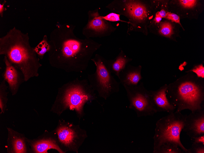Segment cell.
Wrapping results in <instances>:
<instances>
[{"label":"cell","mask_w":204,"mask_h":153,"mask_svg":"<svg viewBox=\"0 0 204 153\" xmlns=\"http://www.w3.org/2000/svg\"><path fill=\"white\" fill-rule=\"evenodd\" d=\"M0 54L7 57L9 62L21 72L26 82L38 77L41 67L39 58L29 42L27 33H24L15 27L0 38Z\"/></svg>","instance_id":"1"},{"label":"cell","mask_w":204,"mask_h":153,"mask_svg":"<svg viewBox=\"0 0 204 153\" xmlns=\"http://www.w3.org/2000/svg\"><path fill=\"white\" fill-rule=\"evenodd\" d=\"M166 93L176 111L188 109L194 112L204 109V79L192 72L168 85Z\"/></svg>","instance_id":"2"},{"label":"cell","mask_w":204,"mask_h":153,"mask_svg":"<svg viewBox=\"0 0 204 153\" xmlns=\"http://www.w3.org/2000/svg\"><path fill=\"white\" fill-rule=\"evenodd\" d=\"M61 89L55 104L62 111L67 109L75 111L80 117L84 114L85 104L97 98L86 79L80 80L77 78L66 84Z\"/></svg>","instance_id":"3"},{"label":"cell","mask_w":204,"mask_h":153,"mask_svg":"<svg viewBox=\"0 0 204 153\" xmlns=\"http://www.w3.org/2000/svg\"><path fill=\"white\" fill-rule=\"evenodd\" d=\"M187 115L176 111L159 119L156 123L153 153L162 145L170 143L179 147L184 153H189L182 144L180 135L185 124Z\"/></svg>","instance_id":"4"},{"label":"cell","mask_w":204,"mask_h":153,"mask_svg":"<svg viewBox=\"0 0 204 153\" xmlns=\"http://www.w3.org/2000/svg\"><path fill=\"white\" fill-rule=\"evenodd\" d=\"M92 60L96 69L94 73L88 75L89 84L94 91H97L99 97L107 100L112 94L119 91L120 83L111 74V61H107L98 54Z\"/></svg>","instance_id":"5"},{"label":"cell","mask_w":204,"mask_h":153,"mask_svg":"<svg viewBox=\"0 0 204 153\" xmlns=\"http://www.w3.org/2000/svg\"><path fill=\"white\" fill-rule=\"evenodd\" d=\"M113 4L115 13L123 15L128 20L127 33L146 26L151 17L149 9L138 1L116 0Z\"/></svg>","instance_id":"6"},{"label":"cell","mask_w":204,"mask_h":153,"mask_svg":"<svg viewBox=\"0 0 204 153\" xmlns=\"http://www.w3.org/2000/svg\"><path fill=\"white\" fill-rule=\"evenodd\" d=\"M129 103V108L134 110L138 117L152 116L157 113L150 90L144 87L143 82L137 86H123Z\"/></svg>","instance_id":"7"},{"label":"cell","mask_w":204,"mask_h":153,"mask_svg":"<svg viewBox=\"0 0 204 153\" xmlns=\"http://www.w3.org/2000/svg\"><path fill=\"white\" fill-rule=\"evenodd\" d=\"M82 48L80 42L74 39H67L57 47H54L53 54L50 56L55 58L56 67L70 72L71 61L78 59L79 54H82Z\"/></svg>","instance_id":"8"},{"label":"cell","mask_w":204,"mask_h":153,"mask_svg":"<svg viewBox=\"0 0 204 153\" xmlns=\"http://www.w3.org/2000/svg\"><path fill=\"white\" fill-rule=\"evenodd\" d=\"M56 133L59 141L62 144L77 153L87 137L85 130L72 124L60 126L57 128Z\"/></svg>","instance_id":"9"},{"label":"cell","mask_w":204,"mask_h":153,"mask_svg":"<svg viewBox=\"0 0 204 153\" xmlns=\"http://www.w3.org/2000/svg\"><path fill=\"white\" fill-rule=\"evenodd\" d=\"M182 130L190 139L204 135V109L187 115Z\"/></svg>","instance_id":"10"},{"label":"cell","mask_w":204,"mask_h":153,"mask_svg":"<svg viewBox=\"0 0 204 153\" xmlns=\"http://www.w3.org/2000/svg\"><path fill=\"white\" fill-rule=\"evenodd\" d=\"M167 87L168 85L165 84L156 90H150L157 112L163 111L169 114L174 112L176 109L170 103L166 97Z\"/></svg>","instance_id":"11"},{"label":"cell","mask_w":204,"mask_h":153,"mask_svg":"<svg viewBox=\"0 0 204 153\" xmlns=\"http://www.w3.org/2000/svg\"><path fill=\"white\" fill-rule=\"evenodd\" d=\"M141 66H133L128 64L119 73L118 77L120 83L123 86H137L142 79Z\"/></svg>","instance_id":"12"},{"label":"cell","mask_w":204,"mask_h":153,"mask_svg":"<svg viewBox=\"0 0 204 153\" xmlns=\"http://www.w3.org/2000/svg\"><path fill=\"white\" fill-rule=\"evenodd\" d=\"M4 60L5 65V69L3 75L4 79L7 82L10 89L14 93L17 89L19 82L18 72L5 56H4Z\"/></svg>","instance_id":"13"},{"label":"cell","mask_w":204,"mask_h":153,"mask_svg":"<svg viewBox=\"0 0 204 153\" xmlns=\"http://www.w3.org/2000/svg\"><path fill=\"white\" fill-rule=\"evenodd\" d=\"M132 60V59L127 56L121 50L115 59L111 60V72L118 77L120 72Z\"/></svg>","instance_id":"14"},{"label":"cell","mask_w":204,"mask_h":153,"mask_svg":"<svg viewBox=\"0 0 204 153\" xmlns=\"http://www.w3.org/2000/svg\"><path fill=\"white\" fill-rule=\"evenodd\" d=\"M33 148L36 153H48L47 151L50 149H54L60 153H64L56 144L55 141L50 139L41 140L36 142Z\"/></svg>","instance_id":"15"},{"label":"cell","mask_w":204,"mask_h":153,"mask_svg":"<svg viewBox=\"0 0 204 153\" xmlns=\"http://www.w3.org/2000/svg\"><path fill=\"white\" fill-rule=\"evenodd\" d=\"M93 19L89 21L88 27L89 29L97 32H101L106 31L108 29V26L105 20L102 18L97 12L92 14Z\"/></svg>","instance_id":"16"},{"label":"cell","mask_w":204,"mask_h":153,"mask_svg":"<svg viewBox=\"0 0 204 153\" xmlns=\"http://www.w3.org/2000/svg\"><path fill=\"white\" fill-rule=\"evenodd\" d=\"M178 146L170 143L162 145L154 153H184Z\"/></svg>","instance_id":"17"},{"label":"cell","mask_w":204,"mask_h":153,"mask_svg":"<svg viewBox=\"0 0 204 153\" xmlns=\"http://www.w3.org/2000/svg\"><path fill=\"white\" fill-rule=\"evenodd\" d=\"M34 49L39 58H42L45 53L48 52L49 49V45L47 41L46 35L44 36L43 40Z\"/></svg>","instance_id":"18"},{"label":"cell","mask_w":204,"mask_h":153,"mask_svg":"<svg viewBox=\"0 0 204 153\" xmlns=\"http://www.w3.org/2000/svg\"><path fill=\"white\" fill-rule=\"evenodd\" d=\"M14 152L18 153H26L25 145L24 140L19 138H16L13 141Z\"/></svg>","instance_id":"19"},{"label":"cell","mask_w":204,"mask_h":153,"mask_svg":"<svg viewBox=\"0 0 204 153\" xmlns=\"http://www.w3.org/2000/svg\"><path fill=\"white\" fill-rule=\"evenodd\" d=\"M159 32L165 36L169 37L173 33V30L171 24L165 22L161 24Z\"/></svg>","instance_id":"20"},{"label":"cell","mask_w":204,"mask_h":153,"mask_svg":"<svg viewBox=\"0 0 204 153\" xmlns=\"http://www.w3.org/2000/svg\"><path fill=\"white\" fill-rule=\"evenodd\" d=\"M186 72H192L198 78L204 79V67L202 64L195 66L192 69Z\"/></svg>","instance_id":"21"},{"label":"cell","mask_w":204,"mask_h":153,"mask_svg":"<svg viewBox=\"0 0 204 153\" xmlns=\"http://www.w3.org/2000/svg\"><path fill=\"white\" fill-rule=\"evenodd\" d=\"M120 15L115 13H109L105 16H101L102 19L106 20L111 21H120L121 22L127 23L128 24L129 23L128 21L122 20L120 19Z\"/></svg>","instance_id":"22"},{"label":"cell","mask_w":204,"mask_h":153,"mask_svg":"<svg viewBox=\"0 0 204 153\" xmlns=\"http://www.w3.org/2000/svg\"><path fill=\"white\" fill-rule=\"evenodd\" d=\"M188 150L189 153H204V144L192 143L191 148Z\"/></svg>","instance_id":"23"},{"label":"cell","mask_w":204,"mask_h":153,"mask_svg":"<svg viewBox=\"0 0 204 153\" xmlns=\"http://www.w3.org/2000/svg\"><path fill=\"white\" fill-rule=\"evenodd\" d=\"M181 4L185 8H191L195 4L196 1L194 0H182L180 1Z\"/></svg>","instance_id":"24"},{"label":"cell","mask_w":204,"mask_h":153,"mask_svg":"<svg viewBox=\"0 0 204 153\" xmlns=\"http://www.w3.org/2000/svg\"><path fill=\"white\" fill-rule=\"evenodd\" d=\"M166 18L181 25L180 17L176 14L167 13Z\"/></svg>","instance_id":"25"},{"label":"cell","mask_w":204,"mask_h":153,"mask_svg":"<svg viewBox=\"0 0 204 153\" xmlns=\"http://www.w3.org/2000/svg\"><path fill=\"white\" fill-rule=\"evenodd\" d=\"M193 143H201L204 144V135L191 139Z\"/></svg>","instance_id":"26"},{"label":"cell","mask_w":204,"mask_h":153,"mask_svg":"<svg viewBox=\"0 0 204 153\" xmlns=\"http://www.w3.org/2000/svg\"><path fill=\"white\" fill-rule=\"evenodd\" d=\"M167 13L164 10L162 9L160 11L157 12L156 14H158L162 18H166L167 15Z\"/></svg>","instance_id":"27"},{"label":"cell","mask_w":204,"mask_h":153,"mask_svg":"<svg viewBox=\"0 0 204 153\" xmlns=\"http://www.w3.org/2000/svg\"><path fill=\"white\" fill-rule=\"evenodd\" d=\"M6 2V1H5L2 4L0 3V15L2 17L3 16V12L5 11V8L4 7V5Z\"/></svg>","instance_id":"28"},{"label":"cell","mask_w":204,"mask_h":153,"mask_svg":"<svg viewBox=\"0 0 204 153\" xmlns=\"http://www.w3.org/2000/svg\"><path fill=\"white\" fill-rule=\"evenodd\" d=\"M162 18L156 13L155 17L153 19V21L155 23H159L161 20Z\"/></svg>","instance_id":"29"}]
</instances>
